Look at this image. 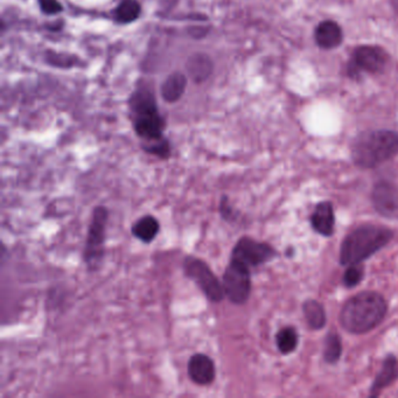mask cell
<instances>
[{
  "mask_svg": "<svg viewBox=\"0 0 398 398\" xmlns=\"http://www.w3.org/2000/svg\"><path fill=\"white\" fill-rule=\"evenodd\" d=\"M398 377V362L395 356L390 355L385 358L382 365L381 370L375 377V381L372 382V388H370V397H376L379 396L387 387L392 385Z\"/></svg>",
  "mask_w": 398,
  "mask_h": 398,
  "instance_id": "cell-14",
  "label": "cell"
},
{
  "mask_svg": "<svg viewBox=\"0 0 398 398\" xmlns=\"http://www.w3.org/2000/svg\"><path fill=\"white\" fill-rule=\"evenodd\" d=\"M160 224L158 220L152 215H146L136 221L132 226L131 231L136 238L142 241L144 243H150L158 235Z\"/></svg>",
  "mask_w": 398,
  "mask_h": 398,
  "instance_id": "cell-17",
  "label": "cell"
},
{
  "mask_svg": "<svg viewBox=\"0 0 398 398\" xmlns=\"http://www.w3.org/2000/svg\"><path fill=\"white\" fill-rule=\"evenodd\" d=\"M276 343L280 353L291 354L294 352L299 343V336L296 328H293L291 326L283 327L277 333Z\"/></svg>",
  "mask_w": 398,
  "mask_h": 398,
  "instance_id": "cell-20",
  "label": "cell"
},
{
  "mask_svg": "<svg viewBox=\"0 0 398 398\" xmlns=\"http://www.w3.org/2000/svg\"><path fill=\"white\" fill-rule=\"evenodd\" d=\"M389 54L381 46L376 45H361L353 50L346 72L349 79L361 81L363 74H382L387 70Z\"/></svg>",
  "mask_w": 398,
  "mask_h": 398,
  "instance_id": "cell-5",
  "label": "cell"
},
{
  "mask_svg": "<svg viewBox=\"0 0 398 398\" xmlns=\"http://www.w3.org/2000/svg\"><path fill=\"white\" fill-rule=\"evenodd\" d=\"M394 231L377 224H362L349 233L340 247V264L362 263L392 240Z\"/></svg>",
  "mask_w": 398,
  "mask_h": 398,
  "instance_id": "cell-3",
  "label": "cell"
},
{
  "mask_svg": "<svg viewBox=\"0 0 398 398\" xmlns=\"http://www.w3.org/2000/svg\"><path fill=\"white\" fill-rule=\"evenodd\" d=\"M184 270L191 280H194L208 299L213 303H220L226 297L223 285L204 260L195 257H186Z\"/></svg>",
  "mask_w": 398,
  "mask_h": 398,
  "instance_id": "cell-8",
  "label": "cell"
},
{
  "mask_svg": "<svg viewBox=\"0 0 398 398\" xmlns=\"http://www.w3.org/2000/svg\"><path fill=\"white\" fill-rule=\"evenodd\" d=\"M221 214L223 215L224 219H229V217L233 216V211H231V208L229 207V204H228L227 197L222 198Z\"/></svg>",
  "mask_w": 398,
  "mask_h": 398,
  "instance_id": "cell-25",
  "label": "cell"
},
{
  "mask_svg": "<svg viewBox=\"0 0 398 398\" xmlns=\"http://www.w3.org/2000/svg\"><path fill=\"white\" fill-rule=\"evenodd\" d=\"M389 1H390V5H392L394 11L398 14V0H389Z\"/></svg>",
  "mask_w": 398,
  "mask_h": 398,
  "instance_id": "cell-26",
  "label": "cell"
},
{
  "mask_svg": "<svg viewBox=\"0 0 398 398\" xmlns=\"http://www.w3.org/2000/svg\"><path fill=\"white\" fill-rule=\"evenodd\" d=\"M224 294L235 305L247 303L251 293V269L231 260L223 273Z\"/></svg>",
  "mask_w": 398,
  "mask_h": 398,
  "instance_id": "cell-7",
  "label": "cell"
},
{
  "mask_svg": "<svg viewBox=\"0 0 398 398\" xmlns=\"http://www.w3.org/2000/svg\"><path fill=\"white\" fill-rule=\"evenodd\" d=\"M188 375L199 385H209L215 380L214 361L204 354H194L188 361Z\"/></svg>",
  "mask_w": 398,
  "mask_h": 398,
  "instance_id": "cell-11",
  "label": "cell"
},
{
  "mask_svg": "<svg viewBox=\"0 0 398 398\" xmlns=\"http://www.w3.org/2000/svg\"><path fill=\"white\" fill-rule=\"evenodd\" d=\"M108 216V209L102 206L96 207L92 213V222H90L84 253H83L84 262L90 269H97L104 256Z\"/></svg>",
  "mask_w": 398,
  "mask_h": 398,
  "instance_id": "cell-6",
  "label": "cell"
},
{
  "mask_svg": "<svg viewBox=\"0 0 398 398\" xmlns=\"http://www.w3.org/2000/svg\"><path fill=\"white\" fill-rule=\"evenodd\" d=\"M40 9L47 16H55L61 13L63 6L59 0H39Z\"/></svg>",
  "mask_w": 398,
  "mask_h": 398,
  "instance_id": "cell-24",
  "label": "cell"
},
{
  "mask_svg": "<svg viewBox=\"0 0 398 398\" xmlns=\"http://www.w3.org/2000/svg\"><path fill=\"white\" fill-rule=\"evenodd\" d=\"M345 273H343V282L345 287H355L359 285L365 276V269L362 267V263L350 264L347 265Z\"/></svg>",
  "mask_w": 398,
  "mask_h": 398,
  "instance_id": "cell-23",
  "label": "cell"
},
{
  "mask_svg": "<svg viewBox=\"0 0 398 398\" xmlns=\"http://www.w3.org/2000/svg\"><path fill=\"white\" fill-rule=\"evenodd\" d=\"M388 305L385 297L374 291H365L346 302L340 312V324L352 334H365L385 320Z\"/></svg>",
  "mask_w": 398,
  "mask_h": 398,
  "instance_id": "cell-1",
  "label": "cell"
},
{
  "mask_svg": "<svg viewBox=\"0 0 398 398\" xmlns=\"http://www.w3.org/2000/svg\"><path fill=\"white\" fill-rule=\"evenodd\" d=\"M304 316L312 329L323 328L326 324V312L323 305L316 300H306L303 305Z\"/></svg>",
  "mask_w": 398,
  "mask_h": 398,
  "instance_id": "cell-19",
  "label": "cell"
},
{
  "mask_svg": "<svg viewBox=\"0 0 398 398\" xmlns=\"http://www.w3.org/2000/svg\"><path fill=\"white\" fill-rule=\"evenodd\" d=\"M375 211L385 217H394L398 213V187L389 181H380L372 193Z\"/></svg>",
  "mask_w": 398,
  "mask_h": 398,
  "instance_id": "cell-10",
  "label": "cell"
},
{
  "mask_svg": "<svg viewBox=\"0 0 398 398\" xmlns=\"http://www.w3.org/2000/svg\"><path fill=\"white\" fill-rule=\"evenodd\" d=\"M143 148L150 155H157L159 158L167 159L171 155V145L167 139L162 138L155 142L144 143Z\"/></svg>",
  "mask_w": 398,
  "mask_h": 398,
  "instance_id": "cell-22",
  "label": "cell"
},
{
  "mask_svg": "<svg viewBox=\"0 0 398 398\" xmlns=\"http://www.w3.org/2000/svg\"><path fill=\"white\" fill-rule=\"evenodd\" d=\"M140 10L142 7L137 0H122L114 10V19L122 25L133 23L140 16Z\"/></svg>",
  "mask_w": 398,
  "mask_h": 398,
  "instance_id": "cell-18",
  "label": "cell"
},
{
  "mask_svg": "<svg viewBox=\"0 0 398 398\" xmlns=\"http://www.w3.org/2000/svg\"><path fill=\"white\" fill-rule=\"evenodd\" d=\"M275 256L276 251L270 244L258 242L250 237H242L233 249L231 260L251 269L267 263Z\"/></svg>",
  "mask_w": 398,
  "mask_h": 398,
  "instance_id": "cell-9",
  "label": "cell"
},
{
  "mask_svg": "<svg viewBox=\"0 0 398 398\" xmlns=\"http://www.w3.org/2000/svg\"><path fill=\"white\" fill-rule=\"evenodd\" d=\"M186 86H187V77L184 72H172L162 84L160 94H162V99L167 103L178 102L184 95Z\"/></svg>",
  "mask_w": 398,
  "mask_h": 398,
  "instance_id": "cell-16",
  "label": "cell"
},
{
  "mask_svg": "<svg viewBox=\"0 0 398 398\" xmlns=\"http://www.w3.org/2000/svg\"><path fill=\"white\" fill-rule=\"evenodd\" d=\"M343 354V343L339 334L336 332H329L326 336L324 346V360L327 363L334 365L339 361Z\"/></svg>",
  "mask_w": 398,
  "mask_h": 398,
  "instance_id": "cell-21",
  "label": "cell"
},
{
  "mask_svg": "<svg viewBox=\"0 0 398 398\" xmlns=\"http://www.w3.org/2000/svg\"><path fill=\"white\" fill-rule=\"evenodd\" d=\"M311 224L314 231L323 236H332L336 227V215L332 202L324 201L316 204L311 215Z\"/></svg>",
  "mask_w": 398,
  "mask_h": 398,
  "instance_id": "cell-13",
  "label": "cell"
},
{
  "mask_svg": "<svg viewBox=\"0 0 398 398\" xmlns=\"http://www.w3.org/2000/svg\"><path fill=\"white\" fill-rule=\"evenodd\" d=\"M314 40L321 50H336L343 41V27L334 20H324L314 30Z\"/></svg>",
  "mask_w": 398,
  "mask_h": 398,
  "instance_id": "cell-12",
  "label": "cell"
},
{
  "mask_svg": "<svg viewBox=\"0 0 398 398\" xmlns=\"http://www.w3.org/2000/svg\"><path fill=\"white\" fill-rule=\"evenodd\" d=\"M186 70L187 75L195 83H202L213 74L214 63L211 61V56H208L207 54L195 53L187 60Z\"/></svg>",
  "mask_w": 398,
  "mask_h": 398,
  "instance_id": "cell-15",
  "label": "cell"
},
{
  "mask_svg": "<svg viewBox=\"0 0 398 398\" xmlns=\"http://www.w3.org/2000/svg\"><path fill=\"white\" fill-rule=\"evenodd\" d=\"M398 155V132L387 128L362 132L352 145V159L360 168L370 170Z\"/></svg>",
  "mask_w": 398,
  "mask_h": 398,
  "instance_id": "cell-2",
  "label": "cell"
},
{
  "mask_svg": "<svg viewBox=\"0 0 398 398\" xmlns=\"http://www.w3.org/2000/svg\"><path fill=\"white\" fill-rule=\"evenodd\" d=\"M133 128L144 143L164 138L165 119L159 112L155 94L148 88H139L130 99Z\"/></svg>",
  "mask_w": 398,
  "mask_h": 398,
  "instance_id": "cell-4",
  "label": "cell"
}]
</instances>
